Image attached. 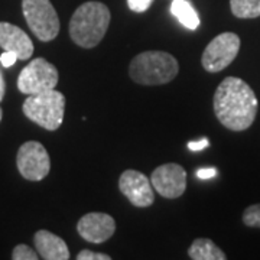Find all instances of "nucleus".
<instances>
[{"label":"nucleus","instance_id":"obj_4","mask_svg":"<svg viewBox=\"0 0 260 260\" xmlns=\"http://www.w3.org/2000/svg\"><path fill=\"white\" fill-rule=\"evenodd\" d=\"M23 114L29 120L47 130H56L64 121L65 97L54 90L30 94L22 106Z\"/></svg>","mask_w":260,"mask_h":260},{"label":"nucleus","instance_id":"obj_16","mask_svg":"<svg viewBox=\"0 0 260 260\" xmlns=\"http://www.w3.org/2000/svg\"><path fill=\"white\" fill-rule=\"evenodd\" d=\"M230 9L239 19L259 18L260 0H230Z\"/></svg>","mask_w":260,"mask_h":260},{"label":"nucleus","instance_id":"obj_9","mask_svg":"<svg viewBox=\"0 0 260 260\" xmlns=\"http://www.w3.org/2000/svg\"><path fill=\"white\" fill-rule=\"evenodd\" d=\"M150 182L153 189L160 194V197L174 200L185 192L186 172L178 164H165L152 172Z\"/></svg>","mask_w":260,"mask_h":260},{"label":"nucleus","instance_id":"obj_25","mask_svg":"<svg viewBox=\"0 0 260 260\" xmlns=\"http://www.w3.org/2000/svg\"><path fill=\"white\" fill-rule=\"evenodd\" d=\"M2 116H3V112H2V109H0V120H2Z\"/></svg>","mask_w":260,"mask_h":260},{"label":"nucleus","instance_id":"obj_18","mask_svg":"<svg viewBox=\"0 0 260 260\" xmlns=\"http://www.w3.org/2000/svg\"><path fill=\"white\" fill-rule=\"evenodd\" d=\"M12 259L13 260H38L39 254L38 251L30 249L26 244H18L12 251Z\"/></svg>","mask_w":260,"mask_h":260},{"label":"nucleus","instance_id":"obj_10","mask_svg":"<svg viewBox=\"0 0 260 260\" xmlns=\"http://www.w3.org/2000/svg\"><path fill=\"white\" fill-rule=\"evenodd\" d=\"M119 188H120L121 194L135 207L146 208L155 201L152 182H149V178L139 171H135V169L124 171L119 179Z\"/></svg>","mask_w":260,"mask_h":260},{"label":"nucleus","instance_id":"obj_17","mask_svg":"<svg viewBox=\"0 0 260 260\" xmlns=\"http://www.w3.org/2000/svg\"><path fill=\"white\" fill-rule=\"evenodd\" d=\"M243 223L247 227L260 229V204H254L244 210L242 217Z\"/></svg>","mask_w":260,"mask_h":260},{"label":"nucleus","instance_id":"obj_21","mask_svg":"<svg viewBox=\"0 0 260 260\" xmlns=\"http://www.w3.org/2000/svg\"><path fill=\"white\" fill-rule=\"evenodd\" d=\"M18 59V55H16L15 52H12V51H5V52L0 55V64H2V67H5V68H10V67L15 65V62H16Z\"/></svg>","mask_w":260,"mask_h":260},{"label":"nucleus","instance_id":"obj_20","mask_svg":"<svg viewBox=\"0 0 260 260\" xmlns=\"http://www.w3.org/2000/svg\"><path fill=\"white\" fill-rule=\"evenodd\" d=\"M153 0H127V6L132 12L143 13L152 6Z\"/></svg>","mask_w":260,"mask_h":260},{"label":"nucleus","instance_id":"obj_5","mask_svg":"<svg viewBox=\"0 0 260 260\" xmlns=\"http://www.w3.org/2000/svg\"><path fill=\"white\" fill-rule=\"evenodd\" d=\"M22 12L32 34L42 42L55 39L59 34V19L49 0H22Z\"/></svg>","mask_w":260,"mask_h":260},{"label":"nucleus","instance_id":"obj_12","mask_svg":"<svg viewBox=\"0 0 260 260\" xmlns=\"http://www.w3.org/2000/svg\"><path fill=\"white\" fill-rule=\"evenodd\" d=\"M0 47L5 51L15 52L22 61H26L34 55V44L29 35L19 26L8 22H0Z\"/></svg>","mask_w":260,"mask_h":260},{"label":"nucleus","instance_id":"obj_13","mask_svg":"<svg viewBox=\"0 0 260 260\" xmlns=\"http://www.w3.org/2000/svg\"><path fill=\"white\" fill-rule=\"evenodd\" d=\"M34 243L39 257L45 260H68L70 250L67 243L54 233L39 230L34 236Z\"/></svg>","mask_w":260,"mask_h":260},{"label":"nucleus","instance_id":"obj_23","mask_svg":"<svg viewBox=\"0 0 260 260\" xmlns=\"http://www.w3.org/2000/svg\"><path fill=\"white\" fill-rule=\"evenodd\" d=\"M195 174L200 179H210V178H214L217 175V169L215 168H201Z\"/></svg>","mask_w":260,"mask_h":260},{"label":"nucleus","instance_id":"obj_11","mask_svg":"<svg viewBox=\"0 0 260 260\" xmlns=\"http://www.w3.org/2000/svg\"><path fill=\"white\" fill-rule=\"evenodd\" d=\"M77 232L85 242L100 244L112 237L116 232V223L112 215L106 213L85 214L78 220Z\"/></svg>","mask_w":260,"mask_h":260},{"label":"nucleus","instance_id":"obj_2","mask_svg":"<svg viewBox=\"0 0 260 260\" xmlns=\"http://www.w3.org/2000/svg\"><path fill=\"white\" fill-rule=\"evenodd\" d=\"M110 10L102 2H87L77 8L70 20V37L78 47H97L110 25Z\"/></svg>","mask_w":260,"mask_h":260},{"label":"nucleus","instance_id":"obj_19","mask_svg":"<svg viewBox=\"0 0 260 260\" xmlns=\"http://www.w3.org/2000/svg\"><path fill=\"white\" fill-rule=\"evenodd\" d=\"M112 257L106 253H95V251L84 249L77 254V260H110Z\"/></svg>","mask_w":260,"mask_h":260},{"label":"nucleus","instance_id":"obj_6","mask_svg":"<svg viewBox=\"0 0 260 260\" xmlns=\"http://www.w3.org/2000/svg\"><path fill=\"white\" fill-rule=\"evenodd\" d=\"M58 70L45 58H35L30 61L18 77V88L23 94H38L54 90L58 84Z\"/></svg>","mask_w":260,"mask_h":260},{"label":"nucleus","instance_id":"obj_24","mask_svg":"<svg viewBox=\"0 0 260 260\" xmlns=\"http://www.w3.org/2000/svg\"><path fill=\"white\" fill-rule=\"evenodd\" d=\"M5 93H6V83H5V77H3V73H2V70H0V102L3 100Z\"/></svg>","mask_w":260,"mask_h":260},{"label":"nucleus","instance_id":"obj_22","mask_svg":"<svg viewBox=\"0 0 260 260\" xmlns=\"http://www.w3.org/2000/svg\"><path fill=\"white\" fill-rule=\"evenodd\" d=\"M210 145V142H208V139L207 138H203V139L200 140H192V142H188V149L189 150H194V152H198V150H203V149H205L207 146Z\"/></svg>","mask_w":260,"mask_h":260},{"label":"nucleus","instance_id":"obj_1","mask_svg":"<svg viewBox=\"0 0 260 260\" xmlns=\"http://www.w3.org/2000/svg\"><path fill=\"white\" fill-rule=\"evenodd\" d=\"M214 113L224 127L233 132L247 130L257 114V97L242 78L227 77L214 93Z\"/></svg>","mask_w":260,"mask_h":260},{"label":"nucleus","instance_id":"obj_7","mask_svg":"<svg viewBox=\"0 0 260 260\" xmlns=\"http://www.w3.org/2000/svg\"><path fill=\"white\" fill-rule=\"evenodd\" d=\"M240 51V38L234 32H223L214 38L203 52L201 62L208 73H220L236 59Z\"/></svg>","mask_w":260,"mask_h":260},{"label":"nucleus","instance_id":"obj_3","mask_svg":"<svg viewBox=\"0 0 260 260\" xmlns=\"http://www.w3.org/2000/svg\"><path fill=\"white\" fill-rule=\"evenodd\" d=\"M178 61L164 51H146L136 55L129 65V75L142 85H160L172 81L178 75Z\"/></svg>","mask_w":260,"mask_h":260},{"label":"nucleus","instance_id":"obj_14","mask_svg":"<svg viewBox=\"0 0 260 260\" xmlns=\"http://www.w3.org/2000/svg\"><path fill=\"white\" fill-rule=\"evenodd\" d=\"M188 256L192 260H225L227 256L213 240L195 239L188 249Z\"/></svg>","mask_w":260,"mask_h":260},{"label":"nucleus","instance_id":"obj_8","mask_svg":"<svg viewBox=\"0 0 260 260\" xmlns=\"http://www.w3.org/2000/svg\"><path fill=\"white\" fill-rule=\"evenodd\" d=\"M19 174L28 181H42L51 169V159L42 143L30 140L23 143L18 150L16 158Z\"/></svg>","mask_w":260,"mask_h":260},{"label":"nucleus","instance_id":"obj_15","mask_svg":"<svg viewBox=\"0 0 260 260\" xmlns=\"http://www.w3.org/2000/svg\"><path fill=\"white\" fill-rule=\"evenodd\" d=\"M171 13L179 20L182 26L189 30H195L200 26V16L195 8L188 0H172Z\"/></svg>","mask_w":260,"mask_h":260}]
</instances>
